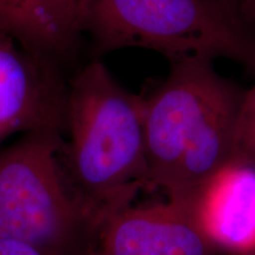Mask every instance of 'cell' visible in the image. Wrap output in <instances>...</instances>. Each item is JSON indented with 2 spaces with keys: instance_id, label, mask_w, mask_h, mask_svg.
Here are the masks:
<instances>
[{
  "instance_id": "14",
  "label": "cell",
  "mask_w": 255,
  "mask_h": 255,
  "mask_svg": "<svg viewBox=\"0 0 255 255\" xmlns=\"http://www.w3.org/2000/svg\"><path fill=\"white\" fill-rule=\"evenodd\" d=\"M245 7H252V8H255V0H247L246 2H245Z\"/></svg>"
},
{
  "instance_id": "9",
  "label": "cell",
  "mask_w": 255,
  "mask_h": 255,
  "mask_svg": "<svg viewBox=\"0 0 255 255\" xmlns=\"http://www.w3.org/2000/svg\"><path fill=\"white\" fill-rule=\"evenodd\" d=\"M235 164L255 167V83L242 96L235 127Z\"/></svg>"
},
{
  "instance_id": "11",
  "label": "cell",
  "mask_w": 255,
  "mask_h": 255,
  "mask_svg": "<svg viewBox=\"0 0 255 255\" xmlns=\"http://www.w3.org/2000/svg\"><path fill=\"white\" fill-rule=\"evenodd\" d=\"M218 1L225 2V4H227L229 6H233V7L242 9V11H244V5H245V2L247 1V0H218Z\"/></svg>"
},
{
  "instance_id": "5",
  "label": "cell",
  "mask_w": 255,
  "mask_h": 255,
  "mask_svg": "<svg viewBox=\"0 0 255 255\" xmlns=\"http://www.w3.org/2000/svg\"><path fill=\"white\" fill-rule=\"evenodd\" d=\"M210 232L202 210L167 200L130 205L96 229L89 255H229Z\"/></svg>"
},
{
  "instance_id": "3",
  "label": "cell",
  "mask_w": 255,
  "mask_h": 255,
  "mask_svg": "<svg viewBox=\"0 0 255 255\" xmlns=\"http://www.w3.org/2000/svg\"><path fill=\"white\" fill-rule=\"evenodd\" d=\"M246 19L218 0H88L83 32L98 55L141 47L171 63L226 57L255 66Z\"/></svg>"
},
{
  "instance_id": "13",
  "label": "cell",
  "mask_w": 255,
  "mask_h": 255,
  "mask_svg": "<svg viewBox=\"0 0 255 255\" xmlns=\"http://www.w3.org/2000/svg\"><path fill=\"white\" fill-rule=\"evenodd\" d=\"M246 14L248 19H252V20H255V8L247 7L246 8Z\"/></svg>"
},
{
  "instance_id": "7",
  "label": "cell",
  "mask_w": 255,
  "mask_h": 255,
  "mask_svg": "<svg viewBox=\"0 0 255 255\" xmlns=\"http://www.w3.org/2000/svg\"><path fill=\"white\" fill-rule=\"evenodd\" d=\"M83 18L81 0H0V31L57 63L75 51Z\"/></svg>"
},
{
  "instance_id": "2",
  "label": "cell",
  "mask_w": 255,
  "mask_h": 255,
  "mask_svg": "<svg viewBox=\"0 0 255 255\" xmlns=\"http://www.w3.org/2000/svg\"><path fill=\"white\" fill-rule=\"evenodd\" d=\"M65 131L60 150L65 180L96 229L150 189L144 96L126 90L100 60L69 79Z\"/></svg>"
},
{
  "instance_id": "4",
  "label": "cell",
  "mask_w": 255,
  "mask_h": 255,
  "mask_svg": "<svg viewBox=\"0 0 255 255\" xmlns=\"http://www.w3.org/2000/svg\"><path fill=\"white\" fill-rule=\"evenodd\" d=\"M59 132L23 135L0 148V238L49 255H89L96 227L73 196Z\"/></svg>"
},
{
  "instance_id": "15",
  "label": "cell",
  "mask_w": 255,
  "mask_h": 255,
  "mask_svg": "<svg viewBox=\"0 0 255 255\" xmlns=\"http://www.w3.org/2000/svg\"><path fill=\"white\" fill-rule=\"evenodd\" d=\"M81 1H82L83 7H84V12H85V6H87V1H88V0H81ZM83 19H84V18H83Z\"/></svg>"
},
{
  "instance_id": "6",
  "label": "cell",
  "mask_w": 255,
  "mask_h": 255,
  "mask_svg": "<svg viewBox=\"0 0 255 255\" xmlns=\"http://www.w3.org/2000/svg\"><path fill=\"white\" fill-rule=\"evenodd\" d=\"M68 88L58 63L0 31V148L15 133L63 135Z\"/></svg>"
},
{
  "instance_id": "12",
  "label": "cell",
  "mask_w": 255,
  "mask_h": 255,
  "mask_svg": "<svg viewBox=\"0 0 255 255\" xmlns=\"http://www.w3.org/2000/svg\"><path fill=\"white\" fill-rule=\"evenodd\" d=\"M229 255H255V246L253 248H251V250H247L244 252H238V253H232Z\"/></svg>"
},
{
  "instance_id": "10",
  "label": "cell",
  "mask_w": 255,
  "mask_h": 255,
  "mask_svg": "<svg viewBox=\"0 0 255 255\" xmlns=\"http://www.w3.org/2000/svg\"><path fill=\"white\" fill-rule=\"evenodd\" d=\"M0 255H49L39 248L13 239L0 238Z\"/></svg>"
},
{
  "instance_id": "8",
  "label": "cell",
  "mask_w": 255,
  "mask_h": 255,
  "mask_svg": "<svg viewBox=\"0 0 255 255\" xmlns=\"http://www.w3.org/2000/svg\"><path fill=\"white\" fill-rule=\"evenodd\" d=\"M207 226L229 253L255 246V167L233 164L207 191L201 206Z\"/></svg>"
},
{
  "instance_id": "1",
  "label": "cell",
  "mask_w": 255,
  "mask_h": 255,
  "mask_svg": "<svg viewBox=\"0 0 255 255\" xmlns=\"http://www.w3.org/2000/svg\"><path fill=\"white\" fill-rule=\"evenodd\" d=\"M244 94L212 60L171 63L168 77L144 96L149 188L201 209L213 183L235 164V127Z\"/></svg>"
}]
</instances>
